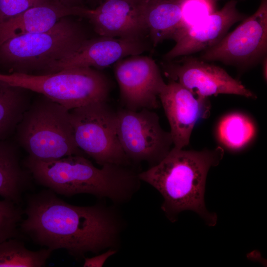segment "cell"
I'll use <instances>...</instances> for the list:
<instances>
[{
  "instance_id": "d6986e66",
  "label": "cell",
  "mask_w": 267,
  "mask_h": 267,
  "mask_svg": "<svg viewBox=\"0 0 267 267\" xmlns=\"http://www.w3.org/2000/svg\"><path fill=\"white\" fill-rule=\"evenodd\" d=\"M28 90L0 80V140L15 134L31 102Z\"/></svg>"
},
{
  "instance_id": "f546056e",
  "label": "cell",
  "mask_w": 267,
  "mask_h": 267,
  "mask_svg": "<svg viewBox=\"0 0 267 267\" xmlns=\"http://www.w3.org/2000/svg\"><path fill=\"white\" fill-rule=\"evenodd\" d=\"M127 0L130 1L132 2H134L135 1H136L137 0Z\"/></svg>"
},
{
  "instance_id": "4316f807",
  "label": "cell",
  "mask_w": 267,
  "mask_h": 267,
  "mask_svg": "<svg viewBox=\"0 0 267 267\" xmlns=\"http://www.w3.org/2000/svg\"><path fill=\"white\" fill-rule=\"evenodd\" d=\"M263 62V68L264 78H267V57L264 58L262 61Z\"/></svg>"
},
{
  "instance_id": "e0dca14e",
  "label": "cell",
  "mask_w": 267,
  "mask_h": 267,
  "mask_svg": "<svg viewBox=\"0 0 267 267\" xmlns=\"http://www.w3.org/2000/svg\"><path fill=\"white\" fill-rule=\"evenodd\" d=\"M144 22L151 44L156 46L175 40L183 28L182 3L178 0H137L134 2Z\"/></svg>"
},
{
  "instance_id": "83f0119b",
  "label": "cell",
  "mask_w": 267,
  "mask_h": 267,
  "mask_svg": "<svg viewBox=\"0 0 267 267\" xmlns=\"http://www.w3.org/2000/svg\"><path fill=\"white\" fill-rule=\"evenodd\" d=\"M89 0L90 1L92 2H94V3H97L98 2V4L102 0Z\"/></svg>"
},
{
  "instance_id": "3957f363",
  "label": "cell",
  "mask_w": 267,
  "mask_h": 267,
  "mask_svg": "<svg viewBox=\"0 0 267 267\" xmlns=\"http://www.w3.org/2000/svg\"><path fill=\"white\" fill-rule=\"evenodd\" d=\"M223 155L221 146L200 151L174 147L157 164L139 173L138 177L162 195L161 209L171 222L177 221L180 212L192 210L207 225L214 226L217 216L208 211L204 195L208 172L219 164Z\"/></svg>"
},
{
  "instance_id": "ac0fdd59",
  "label": "cell",
  "mask_w": 267,
  "mask_h": 267,
  "mask_svg": "<svg viewBox=\"0 0 267 267\" xmlns=\"http://www.w3.org/2000/svg\"><path fill=\"white\" fill-rule=\"evenodd\" d=\"M27 184L16 147L6 140H0V196L18 204Z\"/></svg>"
},
{
  "instance_id": "44dd1931",
  "label": "cell",
  "mask_w": 267,
  "mask_h": 267,
  "mask_svg": "<svg viewBox=\"0 0 267 267\" xmlns=\"http://www.w3.org/2000/svg\"><path fill=\"white\" fill-rule=\"evenodd\" d=\"M255 125L246 115L240 113L226 115L218 127L219 138L223 144L232 150L245 147L253 138Z\"/></svg>"
},
{
  "instance_id": "5b68a950",
  "label": "cell",
  "mask_w": 267,
  "mask_h": 267,
  "mask_svg": "<svg viewBox=\"0 0 267 267\" xmlns=\"http://www.w3.org/2000/svg\"><path fill=\"white\" fill-rule=\"evenodd\" d=\"M87 39L81 26L69 17H64L48 30L20 35L2 43L0 61L13 72L46 71L73 53Z\"/></svg>"
},
{
  "instance_id": "484cf974",
  "label": "cell",
  "mask_w": 267,
  "mask_h": 267,
  "mask_svg": "<svg viewBox=\"0 0 267 267\" xmlns=\"http://www.w3.org/2000/svg\"><path fill=\"white\" fill-rule=\"evenodd\" d=\"M64 5L68 7H84L83 0H59Z\"/></svg>"
},
{
  "instance_id": "f1b7e54d",
  "label": "cell",
  "mask_w": 267,
  "mask_h": 267,
  "mask_svg": "<svg viewBox=\"0 0 267 267\" xmlns=\"http://www.w3.org/2000/svg\"><path fill=\"white\" fill-rule=\"evenodd\" d=\"M178 0L180 2H181L182 3V1L185 0ZM209 0V1H211L215 2L217 0Z\"/></svg>"
},
{
  "instance_id": "4fadbf2b",
  "label": "cell",
  "mask_w": 267,
  "mask_h": 267,
  "mask_svg": "<svg viewBox=\"0 0 267 267\" xmlns=\"http://www.w3.org/2000/svg\"><path fill=\"white\" fill-rule=\"evenodd\" d=\"M159 99L170 124L174 147L184 148L189 143L195 125L210 114L208 98L199 96L178 83L170 80Z\"/></svg>"
},
{
  "instance_id": "ffe728a7",
  "label": "cell",
  "mask_w": 267,
  "mask_h": 267,
  "mask_svg": "<svg viewBox=\"0 0 267 267\" xmlns=\"http://www.w3.org/2000/svg\"><path fill=\"white\" fill-rule=\"evenodd\" d=\"M53 251L44 248L38 251L27 249L16 238L0 243V267H42Z\"/></svg>"
},
{
  "instance_id": "7a4b0ae2",
  "label": "cell",
  "mask_w": 267,
  "mask_h": 267,
  "mask_svg": "<svg viewBox=\"0 0 267 267\" xmlns=\"http://www.w3.org/2000/svg\"><path fill=\"white\" fill-rule=\"evenodd\" d=\"M24 165L36 182L56 194L67 197L89 194L107 198L114 205L129 202L141 182L138 173L129 166L108 164L99 168L84 155L49 160L28 155Z\"/></svg>"
},
{
  "instance_id": "9a60e30c",
  "label": "cell",
  "mask_w": 267,
  "mask_h": 267,
  "mask_svg": "<svg viewBox=\"0 0 267 267\" xmlns=\"http://www.w3.org/2000/svg\"><path fill=\"white\" fill-rule=\"evenodd\" d=\"M86 18L99 36L146 40L147 31L135 4L127 0H102Z\"/></svg>"
},
{
  "instance_id": "6da1fadb",
  "label": "cell",
  "mask_w": 267,
  "mask_h": 267,
  "mask_svg": "<svg viewBox=\"0 0 267 267\" xmlns=\"http://www.w3.org/2000/svg\"><path fill=\"white\" fill-rule=\"evenodd\" d=\"M115 205L69 204L50 189L29 195L21 231L37 245L53 251L64 249L78 260L119 247L126 222Z\"/></svg>"
},
{
  "instance_id": "603a6c76",
  "label": "cell",
  "mask_w": 267,
  "mask_h": 267,
  "mask_svg": "<svg viewBox=\"0 0 267 267\" xmlns=\"http://www.w3.org/2000/svg\"><path fill=\"white\" fill-rule=\"evenodd\" d=\"M215 10V2L207 0H185L182 2L183 29Z\"/></svg>"
},
{
  "instance_id": "30bf717a",
  "label": "cell",
  "mask_w": 267,
  "mask_h": 267,
  "mask_svg": "<svg viewBox=\"0 0 267 267\" xmlns=\"http://www.w3.org/2000/svg\"><path fill=\"white\" fill-rule=\"evenodd\" d=\"M163 64L165 75L195 94L208 97L220 94H235L255 99V94L222 68L190 55Z\"/></svg>"
},
{
  "instance_id": "5bb4252c",
  "label": "cell",
  "mask_w": 267,
  "mask_h": 267,
  "mask_svg": "<svg viewBox=\"0 0 267 267\" xmlns=\"http://www.w3.org/2000/svg\"><path fill=\"white\" fill-rule=\"evenodd\" d=\"M146 40H132L99 36L86 40L73 53L51 65L46 74L74 67L102 69L128 56L149 49Z\"/></svg>"
},
{
  "instance_id": "9c48e42d",
  "label": "cell",
  "mask_w": 267,
  "mask_h": 267,
  "mask_svg": "<svg viewBox=\"0 0 267 267\" xmlns=\"http://www.w3.org/2000/svg\"><path fill=\"white\" fill-rule=\"evenodd\" d=\"M217 44L202 52L200 58L219 61L244 70L267 57V0H261L257 10Z\"/></svg>"
},
{
  "instance_id": "277c9868",
  "label": "cell",
  "mask_w": 267,
  "mask_h": 267,
  "mask_svg": "<svg viewBox=\"0 0 267 267\" xmlns=\"http://www.w3.org/2000/svg\"><path fill=\"white\" fill-rule=\"evenodd\" d=\"M15 134L19 145L35 159L85 156L76 143L69 110L43 95L31 102Z\"/></svg>"
},
{
  "instance_id": "2e32d148",
  "label": "cell",
  "mask_w": 267,
  "mask_h": 267,
  "mask_svg": "<svg viewBox=\"0 0 267 267\" xmlns=\"http://www.w3.org/2000/svg\"><path fill=\"white\" fill-rule=\"evenodd\" d=\"M89 10L85 6L68 7L58 0L33 6L0 23V44L13 37L48 30L64 17L86 18Z\"/></svg>"
},
{
  "instance_id": "8992f818",
  "label": "cell",
  "mask_w": 267,
  "mask_h": 267,
  "mask_svg": "<svg viewBox=\"0 0 267 267\" xmlns=\"http://www.w3.org/2000/svg\"><path fill=\"white\" fill-rule=\"evenodd\" d=\"M0 80L43 95L69 110L107 100L111 89L107 76L91 67L70 68L42 75L0 73Z\"/></svg>"
},
{
  "instance_id": "cb8c5ba5",
  "label": "cell",
  "mask_w": 267,
  "mask_h": 267,
  "mask_svg": "<svg viewBox=\"0 0 267 267\" xmlns=\"http://www.w3.org/2000/svg\"><path fill=\"white\" fill-rule=\"evenodd\" d=\"M53 0H0V23L9 19L31 7Z\"/></svg>"
},
{
  "instance_id": "7c38bea8",
  "label": "cell",
  "mask_w": 267,
  "mask_h": 267,
  "mask_svg": "<svg viewBox=\"0 0 267 267\" xmlns=\"http://www.w3.org/2000/svg\"><path fill=\"white\" fill-rule=\"evenodd\" d=\"M237 3L236 0H230L221 9L182 29L174 40L175 45L163 59L168 61L202 52L217 44L232 25L246 17L238 10Z\"/></svg>"
},
{
  "instance_id": "8fae6325",
  "label": "cell",
  "mask_w": 267,
  "mask_h": 267,
  "mask_svg": "<svg viewBox=\"0 0 267 267\" xmlns=\"http://www.w3.org/2000/svg\"><path fill=\"white\" fill-rule=\"evenodd\" d=\"M114 65L124 108L137 111L154 110L159 107V95L166 83L152 58L141 54L132 55Z\"/></svg>"
},
{
  "instance_id": "d4e9b609",
  "label": "cell",
  "mask_w": 267,
  "mask_h": 267,
  "mask_svg": "<svg viewBox=\"0 0 267 267\" xmlns=\"http://www.w3.org/2000/svg\"><path fill=\"white\" fill-rule=\"evenodd\" d=\"M117 250L108 249L102 254L97 255L91 258H84V267H101L106 261L111 256L116 254Z\"/></svg>"
},
{
  "instance_id": "52a82bcc",
  "label": "cell",
  "mask_w": 267,
  "mask_h": 267,
  "mask_svg": "<svg viewBox=\"0 0 267 267\" xmlns=\"http://www.w3.org/2000/svg\"><path fill=\"white\" fill-rule=\"evenodd\" d=\"M78 148L102 166H130L117 134V111L107 100L97 101L69 110Z\"/></svg>"
},
{
  "instance_id": "ba28073f",
  "label": "cell",
  "mask_w": 267,
  "mask_h": 267,
  "mask_svg": "<svg viewBox=\"0 0 267 267\" xmlns=\"http://www.w3.org/2000/svg\"><path fill=\"white\" fill-rule=\"evenodd\" d=\"M117 111V134L120 143L131 162H147L150 167L159 163L173 144L170 132L164 130L153 110Z\"/></svg>"
},
{
  "instance_id": "7402d4cb",
  "label": "cell",
  "mask_w": 267,
  "mask_h": 267,
  "mask_svg": "<svg viewBox=\"0 0 267 267\" xmlns=\"http://www.w3.org/2000/svg\"><path fill=\"white\" fill-rule=\"evenodd\" d=\"M22 213L17 203L4 199L0 200V243L16 238Z\"/></svg>"
}]
</instances>
